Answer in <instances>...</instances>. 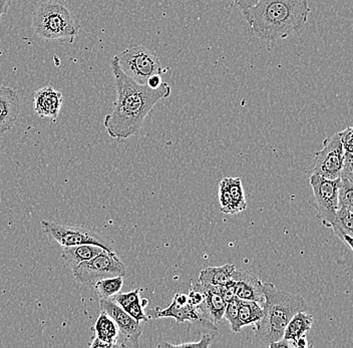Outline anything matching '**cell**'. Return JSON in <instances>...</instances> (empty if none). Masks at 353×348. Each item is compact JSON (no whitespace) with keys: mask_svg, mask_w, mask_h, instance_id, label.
<instances>
[{"mask_svg":"<svg viewBox=\"0 0 353 348\" xmlns=\"http://www.w3.org/2000/svg\"><path fill=\"white\" fill-rule=\"evenodd\" d=\"M101 311L109 315L110 318L117 323L120 336H119L117 347H137L139 340L142 336L145 325L142 321L136 320L128 314L118 303L110 298H99Z\"/></svg>","mask_w":353,"mask_h":348,"instance_id":"cell-10","label":"cell"},{"mask_svg":"<svg viewBox=\"0 0 353 348\" xmlns=\"http://www.w3.org/2000/svg\"><path fill=\"white\" fill-rule=\"evenodd\" d=\"M212 340H213V336H205L202 337L200 341L198 342H186V343H179V345H172V343L163 342L158 345V347H198V348H207L211 345Z\"/></svg>","mask_w":353,"mask_h":348,"instance_id":"cell-26","label":"cell"},{"mask_svg":"<svg viewBox=\"0 0 353 348\" xmlns=\"http://www.w3.org/2000/svg\"><path fill=\"white\" fill-rule=\"evenodd\" d=\"M311 187L314 194L317 216L323 226L332 228L339 211V179L330 180L321 176L311 174Z\"/></svg>","mask_w":353,"mask_h":348,"instance_id":"cell-8","label":"cell"},{"mask_svg":"<svg viewBox=\"0 0 353 348\" xmlns=\"http://www.w3.org/2000/svg\"><path fill=\"white\" fill-rule=\"evenodd\" d=\"M34 111L41 118H57L63 105V94L52 85L41 88L34 94Z\"/></svg>","mask_w":353,"mask_h":348,"instance_id":"cell-15","label":"cell"},{"mask_svg":"<svg viewBox=\"0 0 353 348\" xmlns=\"http://www.w3.org/2000/svg\"><path fill=\"white\" fill-rule=\"evenodd\" d=\"M236 297L243 300L256 301L263 307L265 296L263 283L253 273L246 270H235L232 276Z\"/></svg>","mask_w":353,"mask_h":348,"instance_id":"cell-13","label":"cell"},{"mask_svg":"<svg viewBox=\"0 0 353 348\" xmlns=\"http://www.w3.org/2000/svg\"><path fill=\"white\" fill-rule=\"evenodd\" d=\"M125 310L136 320L142 321V323H147L149 320L147 314L143 311V306L141 303V300L134 301V303L130 304L128 307L125 308Z\"/></svg>","mask_w":353,"mask_h":348,"instance_id":"cell-27","label":"cell"},{"mask_svg":"<svg viewBox=\"0 0 353 348\" xmlns=\"http://www.w3.org/2000/svg\"><path fill=\"white\" fill-rule=\"evenodd\" d=\"M11 1L12 0H0V12H1V14L8 13V8H10Z\"/></svg>","mask_w":353,"mask_h":348,"instance_id":"cell-34","label":"cell"},{"mask_svg":"<svg viewBox=\"0 0 353 348\" xmlns=\"http://www.w3.org/2000/svg\"><path fill=\"white\" fill-rule=\"evenodd\" d=\"M310 13L308 0H260L242 12L254 37L277 41L299 34Z\"/></svg>","mask_w":353,"mask_h":348,"instance_id":"cell-2","label":"cell"},{"mask_svg":"<svg viewBox=\"0 0 353 348\" xmlns=\"http://www.w3.org/2000/svg\"><path fill=\"white\" fill-rule=\"evenodd\" d=\"M236 267L233 264H225L219 267H207L201 270L198 280L203 285H225L232 280Z\"/></svg>","mask_w":353,"mask_h":348,"instance_id":"cell-18","label":"cell"},{"mask_svg":"<svg viewBox=\"0 0 353 348\" xmlns=\"http://www.w3.org/2000/svg\"><path fill=\"white\" fill-rule=\"evenodd\" d=\"M339 133H341L344 151L353 152V127H347V129L339 132Z\"/></svg>","mask_w":353,"mask_h":348,"instance_id":"cell-29","label":"cell"},{"mask_svg":"<svg viewBox=\"0 0 353 348\" xmlns=\"http://www.w3.org/2000/svg\"><path fill=\"white\" fill-rule=\"evenodd\" d=\"M117 57L123 72L141 85L154 74H162L160 59L143 45L130 46Z\"/></svg>","mask_w":353,"mask_h":348,"instance_id":"cell-6","label":"cell"},{"mask_svg":"<svg viewBox=\"0 0 353 348\" xmlns=\"http://www.w3.org/2000/svg\"><path fill=\"white\" fill-rule=\"evenodd\" d=\"M41 226L44 234L59 243L63 247L81 245V244H94L105 250L114 252V246L108 238L103 236L99 231L88 226L61 224L57 222L41 220Z\"/></svg>","mask_w":353,"mask_h":348,"instance_id":"cell-5","label":"cell"},{"mask_svg":"<svg viewBox=\"0 0 353 348\" xmlns=\"http://www.w3.org/2000/svg\"><path fill=\"white\" fill-rule=\"evenodd\" d=\"M32 28L35 34L46 41L72 43L81 25L74 13L63 3L48 1L35 8Z\"/></svg>","mask_w":353,"mask_h":348,"instance_id":"cell-4","label":"cell"},{"mask_svg":"<svg viewBox=\"0 0 353 348\" xmlns=\"http://www.w3.org/2000/svg\"><path fill=\"white\" fill-rule=\"evenodd\" d=\"M72 273L79 283L94 287V284L101 279L125 276L127 270L116 252L103 250L94 258L79 264Z\"/></svg>","mask_w":353,"mask_h":348,"instance_id":"cell-7","label":"cell"},{"mask_svg":"<svg viewBox=\"0 0 353 348\" xmlns=\"http://www.w3.org/2000/svg\"><path fill=\"white\" fill-rule=\"evenodd\" d=\"M21 112L19 94L10 88L0 87V134L14 127Z\"/></svg>","mask_w":353,"mask_h":348,"instance_id":"cell-14","label":"cell"},{"mask_svg":"<svg viewBox=\"0 0 353 348\" xmlns=\"http://www.w3.org/2000/svg\"><path fill=\"white\" fill-rule=\"evenodd\" d=\"M331 229L341 240L344 236L353 238V211L343 207L339 208L336 219Z\"/></svg>","mask_w":353,"mask_h":348,"instance_id":"cell-21","label":"cell"},{"mask_svg":"<svg viewBox=\"0 0 353 348\" xmlns=\"http://www.w3.org/2000/svg\"><path fill=\"white\" fill-rule=\"evenodd\" d=\"M263 316V307L252 300H243L239 298L238 310V331H241L245 326L256 325Z\"/></svg>","mask_w":353,"mask_h":348,"instance_id":"cell-20","label":"cell"},{"mask_svg":"<svg viewBox=\"0 0 353 348\" xmlns=\"http://www.w3.org/2000/svg\"><path fill=\"white\" fill-rule=\"evenodd\" d=\"M92 330L94 331V337L105 342L108 347H117L119 336H120V330H119L117 323L110 318L109 315L101 311Z\"/></svg>","mask_w":353,"mask_h":348,"instance_id":"cell-17","label":"cell"},{"mask_svg":"<svg viewBox=\"0 0 353 348\" xmlns=\"http://www.w3.org/2000/svg\"><path fill=\"white\" fill-rule=\"evenodd\" d=\"M350 209L353 211V183L341 178L339 191V208Z\"/></svg>","mask_w":353,"mask_h":348,"instance_id":"cell-23","label":"cell"},{"mask_svg":"<svg viewBox=\"0 0 353 348\" xmlns=\"http://www.w3.org/2000/svg\"><path fill=\"white\" fill-rule=\"evenodd\" d=\"M110 68L116 81L117 99L103 125L112 139L125 140L140 133L150 112L157 103L169 98L172 88L167 83L158 89L137 83L123 72L117 56L110 61Z\"/></svg>","mask_w":353,"mask_h":348,"instance_id":"cell-1","label":"cell"},{"mask_svg":"<svg viewBox=\"0 0 353 348\" xmlns=\"http://www.w3.org/2000/svg\"><path fill=\"white\" fill-rule=\"evenodd\" d=\"M163 81L162 78H161V74H154V76H152L151 78L148 79L147 83L145 85H149L152 89H158L162 85Z\"/></svg>","mask_w":353,"mask_h":348,"instance_id":"cell-31","label":"cell"},{"mask_svg":"<svg viewBox=\"0 0 353 348\" xmlns=\"http://www.w3.org/2000/svg\"><path fill=\"white\" fill-rule=\"evenodd\" d=\"M141 291H142V289H141V288H139V289H134L132 290V291H130L128 293L119 292L118 294L114 295V296H112V298L110 299H112V300H114V303H118L119 305L121 306V307H123V309H125V307H128V306H129L130 304L134 303V301L141 300Z\"/></svg>","mask_w":353,"mask_h":348,"instance_id":"cell-25","label":"cell"},{"mask_svg":"<svg viewBox=\"0 0 353 348\" xmlns=\"http://www.w3.org/2000/svg\"><path fill=\"white\" fill-rule=\"evenodd\" d=\"M123 285V276L110 277L101 279L94 284V289L98 292L99 298H112L121 291Z\"/></svg>","mask_w":353,"mask_h":348,"instance_id":"cell-22","label":"cell"},{"mask_svg":"<svg viewBox=\"0 0 353 348\" xmlns=\"http://www.w3.org/2000/svg\"><path fill=\"white\" fill-rule=\"evenodd\" d=\"M342 241H343L344 243L347 244V245L350 246V247L352 248L353 251V238L350 236H344L342 238Z\"/></svg>","mask_w":353,"mask_h":348,"instance_id":"cell-35","label":"cell"},{"mask_svg":"<svg viewBox=\"0 0 353 348\" xmlns=\"http://www.w3.org/2000/svg\"><path fill=\"white\" fill-rule=\"evenodd\" d=\"M238 310H239V298L235 299L227 303L226 309H225L224 317L228 323H230L232 331L237 334L238 327Z\"/></svg>","mask_w":353,"mask_h":348,"instance_id":"cell-24","label":"cell"},{"mask_svg":"<svg viewBox=\"0 0 353 348\" xmlns=\"http://www.w3.org/2000/svg\"><path fill=\"white\" fill-rule=\"evenodd\" d=\"M105 249L94 244H81V245L68 246L63 247L61 257L65 260L66 265L74 270L79 264L94 258L103 252Z\"/></svg>","mask_w":353,"mask_h":348,"instance_id":"cell-16","label":"cell"},{"mask_svg":"<svg viewBox=\"0 0 353 348\" xmlns=\"http://www.w3.org/2000/svg\"><path fill=\"white\" fill-rule=\"evenodd\" d=\"M263 316L256 323L255 342L268 347L283 338L289 321L300 311H307L308 305L300 295L282 291L273 284L263 283Z\"/></svg>","mask_w":353,"mask_h":348,"instance_id":"cell-3","label":"cell"},{"mask_svg":"<svg viewBox=\"0 0 353 348\" xmlns=\"http://www.w3.org/2000/svg\"><path fill=\"white\" fill-rule=\"evenodd\" d=\"M147 315L149 318H174L178 325L189 321L194 325L215 330L201 316L198 310L189 303V297L185 293H176L173 301L167 308L161 309L160 307H157L148 310Z\"/></svg>","mask_w":353,"mask_h":348,"instance_id":"cell-11","label":"cell"},{"mask_svg":"<svg viewBox=\"0 0 353 348\" xmlns=\"http://www.w3.org/2000/svg\"><path fill=\"white\" fill-rule=\"evenodd\" d=\"M292 347L297 348L308 347L309 343L307 339H306V336L300 337V338L297 339L296 341L292 342Z\"/></svg>","mask_w":353,"mask_h":348,"instance_id":"cell-33","label":"cell"},{"mask_svg":"<svg viewBox=\"0 0 353 348\" xmlns=\"http://www.w3.org/2000/svg\"><path fill=\"white\" fill-rule=\"evenodd\" d=\"M341 178L353 183V152H345Z\"/></svg>","mask_w":353,"mask_h":348,"instance_id":"cell-28","label":"cell"},{"mask_svg":"<svg viewBox=\"0 0 353 348\" xmlns=\"http://www.w3.org/2000/svg\"><path fill=\"white\" fill-rule=\"evenodd\" d=\"M260 0H233L234 4L239 8L241 12L248 10V8H252V6L257 4Z\"/></svg>","mask_w":353,"mask_h":348,"instance_id":"cell-30","label":"cell"},{"mask_svg":"<svg viewBox=\"0 0 353 348\" xmlns=\"http://www.w3.org/2000/svg\"><path fill=\"white\" fill-rule=\"evenodd\" d=\"M312 315L308 314L306 311L298 312L287 325L283 338L288 340L292 345V342L296 341L300 337L306 336L312 327Z\"/></svg>","mask_w":353,"mask_h":348,"instance_id":"cell-19","label":"cell"},{"mask_svg":"<svg viewBox=\"0 0 353 348\" xmlns=\"http://www.w3.org/2000/svg\"><path fill=\"white\" fill-rule=\"evenodd\" d=\"M219 201L223 213L237 214L247 208L240 178H224L219 184Z\"/></svg>","mask_w":353,"mask_h":348,"instance_id":"cell-12","label":"cell"},{"mask_svg":"<svg viewBox=\"0 0 353 348\" xmlns=\"http://www.w3.org/2000/svg\"><path fill=\"white\" fill-rule=\"evenodd\" d=\"M1 12H0V21H1Z\"/></svg>","mask_w":353,"mask_h":348,"instance_id":"cell-36","label":"cell"},{"mask_svg":"<svg viewBox=\"0 0 353 348\" xmlns=\"http://www.w3.org/2000/svg\"><path fill=\"white\" fill-rule=\"evenodd\" d=\"M291 347H292V345H291V343L289 342L288 340H286V339H284V338L280 339V340H278V341H275V342L270 343V345H268V347H270V348H273V347L289 348Z\"/></svg>","mask_w":353,"mask_h":348,"instance_id":"cell-32","label":"cell"},{"mask_svg":"<svg viewBox=\"0 0 353 348\" xmlns=\"http://www.w3.org/2000/svg\"><path fill=\"white\" fill-rule=\"evenodd\" d=\"M344 151L342 145L341 133H336L326 139L323 142V147L319 152H315L311 174L321 176L326 179H339L343 166Z\"/></svg>","mask_w":353,"mask_h":348,"instance_id":"cell-9","label":"cell"}]
</instances>
